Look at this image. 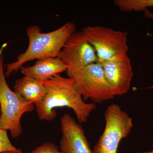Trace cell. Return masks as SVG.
Instances as JSON below:
<instances>
[{
  "instance_id": "e0dca14e",
  "label": "cell",
  "mask_w": 153,
  "mask_h": 153,
  "mask_svg": "<svg viewBox=\"0 0 153 153\" xmlns=\"http://www.w3.org/2000/svg\"><path fill=\"white\" fill-rule=\"evenodd\" d=\"M137 153H153V149L150 152H138Z\"/></svg>"
},
{
  "instance_id": "2e32d148",
  "label": "cell",
  "mask_w": 153,
  "mask_h": 153,
  "mask_svg": "<svg viewBox=\"0 0 153 153\" xmlns=\"http://www.w3.org/2000/svg\"><path fill=\"white\" fill-rule=\"evenodd\" d=\"M1 153H25L22 152L20 149H18L16 151H6V152H3Z\"/></svg>"
},
{
  "instance_id": "7c38bea8",
  "label": "cell",
  "mask_w": 153,
  "mask_h": 153,
  "mask_svg": "<svg viewBox=\"0 0 153 153\" xmlns=\"http://www.w3.org/2000/svg\"><path fill=\"white\" fill-rule=\"evenodd\" d=\"M114 3L121 11L126 13L144 11L153 7V0H115Z\"/></svg>"
},
{
  "instance_id": "52a82bcc",
  "label": "cell",
  "mask_w": 153,
  "mask_h": 153,
  "mask_svg": "<svg viewBox=\"0 0 153 153\" xmlns=\"http://www.w3.org/2000/svg\"><path fill=\"white\" fill-rule=\"evenodd\" d=\"M57 57L68 67V76L80 68L98 62L95 49L86 40L82 31L71 34Z\"/></svg>"
},
{
  "instance_id": "30bf717a",
  "label": "cell",
  "mask_w": 153,
  "mask_h": 153,
  "mask_svg": "<svg viewBox=\"0 0 153 153\" xmlns=\"http://www.w3.org/2000/svg\"><path fill=\"white\" fill-rule=\"evenodd\" d=\"M67 69L63 60L57 57L39 59L33 66H22L20 69L24 76L44 81L66 71Z\"/></svg>"
},
{
  "instance_id": "5b68a950",
  "label": "cell",
  "mask_w": 153,
  "mask_h": 153,
  "mask_svg": "<svg viewBox=\"0 0 153 153\" xmlns=\"http://www.w3.org/2000/svg\"><path fill=\"white\" fill-rule=\"evenodd\" d=\"M74 80L76 90L83 100L100 103L114 99L111 89L99 62L94 63L68 75Z\"/></svg>"
},
{
  "instance_id": "ba28073f",
  "label": "cell",
  "mask_w": 153,
  "mask_h": 153,
  "mask_svg": "<svg viewBox=\"0 0 153 153\" xmlns=\"http://www.w3.org/2000/svg\"><path fill=\"white\" fill-rule=\"evenodd\" d=\"M101 64L113 95L122 96L126 93L130 88L134 75L131 60L127 53Z\"/></svg>"
},
{
  "instance_id": "9c48e42d",
  "label": "cell",
  "mask_w": 153,
  "mask_h": 153,
  "mask_svg": "<svg viewBox=\"0 0 153 153\" xmlns=\"http://www.w3.org/2000/svg\"><path fill=\"white\" fill-rule=\"evenodd\" d=\"M62 136L60 151L65 153H92V150L80 124L68 114L60 119Z\"/></svg>"
},
{
  "instance_id": "4fadbf2b",
  "label": "cell",
  "mask_w": 153,
  "mask_h": 153,
  "mask_svg": "<svg viewBox=\"0 0 153 153\" xmlns=\"http://www.w3.org/2000/svg\"><path fill=\"white\" fill-rule=\"evenodd\" d=\"M18 149L11 143L8 136L7 131L0 128V153Z\"/></svg>"
},
{
  "instance_id": "9a60e30c",
  "label": "cell",
  "mask_w": 153,
  "mask_h": 153,
  "mask_svg": "<svg viewBox=\"0 0 153 153\" xmlns=\"http://www.w3.org/2000/svg\"><path fill=\"white\" fill-rule=\"evenodd\" d=\"M145 16L148 19H153V13L147 10L145 12Z\"/></svg>"
},
{
  "instance_id": "277c9868",
  "label": "cell",
  "mask_w": 153,
  "mask_h": 153,
  "mask_svg": "<svg viewBox=\"0 0 153 153\" xmlns=\"http://www.w3.org/2000/svg\"><path fill=\"white\" fill-rule=\"evenodd\" d=\"M105 127L92 153H117L121 141L128 136L133 126L132 119L117 104L112 103L104 112Z\"/></svg>"
},
{
  "instance_id": "8fae6325",
  "label": "cell",
  "mask_w": 153,
  "mask_h": 153,
  "mask_svg": "<svg viewBox=\"0 0 153 153\" xmlns=\"http://www.w3.org/2000/svg\"><path fill=\"white\" fill-rule=\"evenodd\" d=\"M13 89L22 98L35 105L43 100L47 93L42 81L27 76L17 79Z\"/></svg>"
},
{
  "instance_id": "3957f363",
  "label": "cell",
  "mask_w": 153,
  "mask_h": 153,
  "mask_svg": "<svg viewBox=\"0 0 153 153\" xmlns=\"http://www.w3.org/2000/svg\"><path fill=\"white\" fill-rule=\"evenodd\" d=\"M7 43L0 49V128L10 131L11 137L16 138L22 132L21 119L26 113L35 109V105L25 100L11 90L6 79L4 72V49Z\"/></svg>"
},
{
  "instance_id": "ac0fdd59",
  "label": "cell",
  "mask_w": 153,
  "mask_h": 153,
  "mask_svg": "<svg viewBox=\"0 0 153 153\" xmlns=\"http://www.w3.org/2000/svg\"><path fill=\"white\" fill-rule=\"evenodd\" d=\"M1 108H0V118H1Z\"/></svg>"
},
{
  "instance_id": "6da1fadb",
  "label": "cell",
  "mask_w": 153,
  "mask_h": 153,
  "mask_svg": "<svg viewBox=\"0 0 153 153\" xmlns=\"http://www.w3.org/2000/svg\"><path fill=\"white\" fill-rule=\"evenodd\" d=\"M47 89L43 100L35 105L37 114L41 120H53L57 116L55 108H69L75 113L79 123H85L91 113L96 108L94 103H86L76 90L72 78L60 74L50 79L42 81Z\"/></svg>"
},
{
  "instance_id": "5bb4252c",
  "label": "cell",
  "mask_w": 153,
  "mask_h": 153,
  "mask_svg": "<svg viewBox=\"0 0 153 153\" xmlns=\"http://www.w3.org/2000/svg\"><path fill=\"white\" fill-rule=\"evenodd\" d=\"M31 153H65L59 150V148L53 143L46 142L37 147Z\"/></svg>"
},
{
  "instance_id": "7a4b0ae2",
  "label": "cell",
  "mask_w": 153,
  "mask_h": 153,
  "mask_svg": "<svg viewBox=\"0 0 153 153\" xmlns=\"http://www.w3.org/2000/svg\"><path fill=\"white\" fill-rule=\"evenodd\" d=\"M76 26L73 22H66L60 28L47 33H43L37 25L28 27L27 34L29 45L27 50L18 55L15 62L4 64L7 77L18 71L24 64L34 60L57 57L66 41L76 31Z\"/></svg>"
},
{
  "instance_id": "8992f818",
  "label": "cell",
  "mask_w": 153,
  "mask_h": 153,
  "mask_svg": "<svg viewBox=\"0 0 153 153\" xmlns=\"http://www.w3.org/2000/svg\"><path fill=\"white\" fill-rule=\"evenodd\" d=\"M82 31L95 49L100 63L127 53V32L101 26H88Z\"/></svg>"
}]
</instances>
